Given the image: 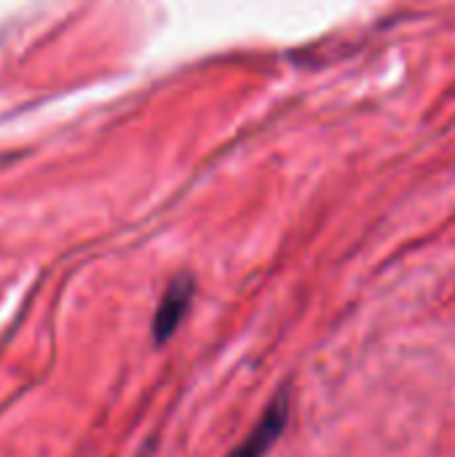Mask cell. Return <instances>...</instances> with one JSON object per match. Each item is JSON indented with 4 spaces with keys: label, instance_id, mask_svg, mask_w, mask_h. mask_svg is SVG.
I'll list each match as a JSON object with an SVG mask.
<instances>
[{
    "label": "cell",
    "instance_id": "6da1fadb",
    "mask_svg": "<svg viewBox=\"0 0 455 457\" xmlns=\"http://www.w3.org/2000/svg\"><path fill=\"white\" fill-rule=\"evenodd\" d=\"M290 391L282 388L263 410L260 420L252 426V431L228 453L225 457H265L271 453V447L279 442V436L284 434L287 423H290Z\"/></svg>",
    "mask_w": 455,
    "mask_h": 457
},
{
    "label": "cell",
    "instance_id": "7a4b0ae2",
    "mask_svg": "<svg viewBox=\"0 0 455 457\" xmlns=\"http://www.w3.org/2000/svg\"><path fill=\"white\" fill-rule=\"evenodd\" d=\"M193 295H196V284H193L190 276H177V278L166 287L164 297L158 300L153 324H150V335H153V343H156L158 348L166 345V343L177 335L180 324L185 321V316H188V311H190Z\"/></svg>",
    "mask_w": 455,
    "mask_h": 457
}]
</instances>
